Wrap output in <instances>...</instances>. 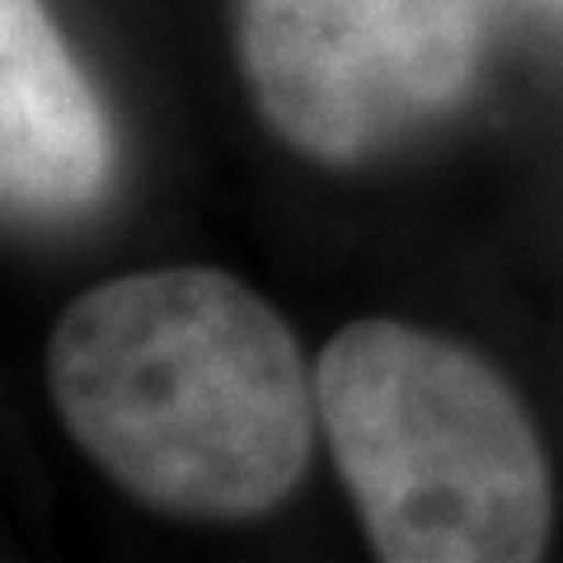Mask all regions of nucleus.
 Masks as SVG:
<instances>
[{"mask_svg": "<svg viewBox=\"0 0 563 563\" xmlns=\"http://www.w3.org/2000/svg\"><path fill=\"white\" fill-rule=\"evenodd\" d=\"M47 385L80 451L169 517L244 521L301 484L314 376L287 320L217 268H155L76 296Z\"/></svg>", "mask_w": 563, "mask_h": 563, "instance_id": "obj_1", "label": "nucleus"}, {"mask_svg": "<svg viewBox=\"0 0 563 563\" xmlns=\"http://www.w3.org/2000/svg\"><path fill=\"white\" fill-rule=\"evenodd\" d=\"M314 409L372 550L390 563H526L550 544V461L493 366L404 320L339 329Z\"/></svg>", "mask_w": 563, "mask_h": 563, "instance_id": "obj_2", "label": "nucleus"}, {"mask_svg": "<svg viewBox=\"0 0 563 563\" xmlns=\"http://www.w3.org/2000/svg\"><path fill=\"white\" fill-rule=\"evenodd\" d=\"M484 0H235L254 109L296 155L366 161L465 99Z\"/></svg>", "mask_w": 563, "mask_h": 563, "instance_id": "obj_3", "label": "nucleus"}, {"mask_svg": "<svg viewBox=\"0 0 563 563\" xmlns=\"http://www.w3.org/2000/svg\"><path fill=\"white\" fill-rule=\"evenodd\" d=\"M109 174V128L38 0H0V192L80 207Z\"/></svg>", "mask_w": 563, "mask_h": 563, "instance_id": "obj_4", "label": "nucleus"}, {"mask_svg": "<svg viewBox=\"0 0 563 563\" xmlns=\"http://www.w3.org/2000/svg\"><path fill=\"white\" fill-rule=\"evenodd\" d=\"M544 5H550V10H559V14H563V0H544Z\"/></svg>", "mask_w": 563, "mask_h": 563, "instance_id": "obj_5", "label": "nucleus"}]
</instances>
